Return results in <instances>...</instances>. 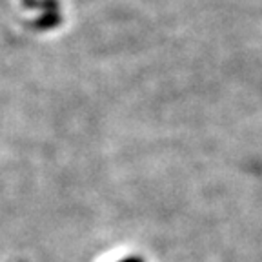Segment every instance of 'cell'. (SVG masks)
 Returning <instances> with one entry per match:
<instances>
[]
</instances>
